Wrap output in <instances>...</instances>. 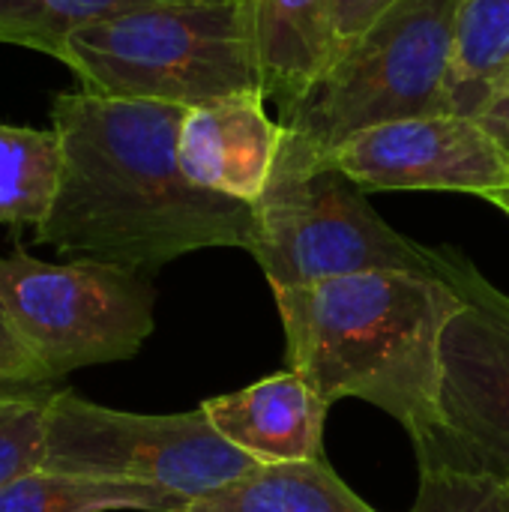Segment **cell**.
I'll return each mask as SVG.
<instances>
[{
	"label": "cell",
	"mask_w": 509,
	"mask_h": 512,
	"mask_svg": "<svg viewBox=\"0 0 509 512\" xmlns=\"http://www.w3.org/2000/svg\"><path fill=\"white\" fill-rule=\"evenodd\" d=\"M261 90L285 114L339 54L336 0H249Z\"/></svg>",
	"instance_id": "obj_12"
},
{
	"label": "cell",
	"mask_w": 509,
	"mask_h": 512,
	"mask_svg": "<svg viewBox=\"0 0 509 512\" xmlns=\"http://www.w3.org/2000/svg\"><path fill=\"white\" fill-rule=\"evenodd\" d=\"M201 411L231 447L258 465L324 459L330 405L297 369H285L237 393L213 396Z\"/></svg>",
	"instance_id": "obj_11"
},
{
	"label": "cell",
	"mask_w": 509,
	"mask_h": 512,
	"mask_svg": "<svg viewBox=\"0 0 509 512\" xmlns=\"http://www.w3.org/2000/svg\"><path fill=\"white\" fill-rule=\"evenodd\" d=\"M459 0H399L351 39L282 117L285 129L330 153L351 135L450 111Z\"/></svg>",
	"instance_id": "obj_5"
},
{
	"label": "cell",
	"mask_w": 509,
	"mask_h": 512,
	"mask_svg": "<svg viewBox=\"0 0 509 512\" xmlns=\"http://www.w3.org/2000/svg\"><path fill=\"white\" fill-rule=\"evenodd\" d=\"M282 141L285 123L267 114L264 90H240L186 108L177 156L195 186L255 207L273 177Z\"/></svg>",
	"instance_id": "obj_10"
},
{
	"label": "cell",
	"mask_w": 509,
	"mask_h": 512,
	"mask_svg": "<svg viewBox=\"0 0 509 512\" xmlns=\"http://www.w3.org/2000/svg\"><path fill=\"white\" fill-rule=\"evenodd\" d=\"M285 360L333 405L363 399L387 411L411 441L438 423L441 345L462 294L435 273L372 270L273 291Z\"/></svg>",
	"instance_id": "obj_2"
},
{
	"label": "cell",
	"mask_w": 509,
	"mask_h": 512,
	"mask_svg": "<svg viewBox=\"0 0 509 512\" xmlns=\"http://www.w3.org/2000/svg\"><path fill=\"white\" fill-rule=\"evenodd\" d=\"M509 66V0H459L450 111L474 117Z\"/></svg>",
	"instance_id": "obj_16"
},
{
	"label": "cell",
	"mask_w": 509,
	"mask_h": 512,
	"mask_svg": "<svg viewBox=\"0 0 509 512\" xmlns=\"http://www.w3.org/2000/svg\"><path fill=\"white\" fill-rule=\"evenodd\" d=\"M480 120V126L498 141V147L504 150V156L509 159V78H504L492 96L483 102V108L474 114Z\"/></svg>",
	"instance_id": "obj_22"
},
{
	"label": "cell",
	"mask_w": 509,
	"mask_h": 512,
	"mask_svg": "<svg viewBox=\"0 0 509 512\" xmlns=\"http://www.w3.org/2000/svg\"><path fill=\"white\" fill-rule=\"evenodd\" d=\"M183 512H378L327 465H255L234 483L195 498Z\"/></svg>",
	"instance_id": "obj_13"
},
{
	"label": "cell",
	"mask_w": 509,
	"mask_h": 512,
	"mask_svg": "<svg viewBox=\"0 0 509 512\" xmlns=\"http://www.w3.org/2000/svg\"><path fill=\"white\" fill-rule=\"evenodd\" d=\"M489 201H492L495 207H501V210H504V213H507V216H509V189H504V192H498V195H492Z\"/></svg>",
	"instance_id": "obj_23"
},
{
	"label": "cell",
	"mask_w": 509,
	"mask_h": 512,
	"mask_svg": "<svg viewBox=\"0 0 509 512\" xmlns=\"http://www.w3.org/2000/svg\"><path fill=\"white\" fill-rule=\"evenodd\" d=\"M438 276L465 309L441 345L438 423L414 444L417 465L509 486V297L453 246H438Z\"/></svg>",
	"instance_id": "obj_7"
},
{
	"label": "cell",
	"mask_w": 509,
	"mask_h": 512,
	"mask_svg": "<svg viewBox=\"0 0 509 512\" xmlns=\"http://www.w3.org/2000/svg\"><path fill=\"white\" fill-rule=\"evenodd\" d=\"M186 108L99 93H57L51 129L63 168L36 243L153 273L201 249L255 243V207L195 186L177 156Z\"/></svg>",
	"instance_id": "obj_1"
},
{
	"label": "cell",
	"mask_w": 509,
	"mask_h": 512,
	"mask_svg": "<svg viewBox=\"0 0 509 512\" xmlns=\"http://www.w3.org/2000/svg\"><path fill=\"white\" fill-rule=\"evenodd\" d=\"M0 306L54 381L135 357L156 324L147 273L87 258L54 264L24 249L0 258Z\"/></svg>",
	"instance_id": "obj_6"
},
{
	"label": "cell",
	"mask_w": 509,
	"mask_h": 512,
	"mask_svg": "<svg viewBox=\"0 0 509 512\" xmlns=\"http://www.w3.org/2000/svg\"><path fill=\"white\" fill-rule=\"evenodd\" d=\"M504 78H509V66H507V72H504ZM504 78H501V81H504Z\"/></svg>",
	"instance_id": "obj_24"
},
{
	"label": "cell",
	"mask_w": 509,
	"mask_h": 512,
	"mask_svg": "<svg viewBox=\"0 0 509 512\" xmlns=\"http://www.w3.org/2000/svg\"><path fill=\"white\" fill-rule=\"evenodd\" d=\"M54 384L57 381L45 372V366L15 336V330L0 306V393L36 390V387H54Z\"/></svg>",
	"instance_id": "obj_20"
},
{
	"label": "cell",
	"mask_w": 509,
	"mask_h": 512,
	"mask_svg": "<svg viewBox=\"0 0 509 512\" xmlns=\"http://www.w3.org/2000/svg\"><path fill=\"white\" fill-rule=\"evenodd\" d=\"M87 93L195 108L261 90L249 0L147 6L69 33L57 51Z\"/></svg>",
	"instance_id": "obj_3"
},
{
	"label": "cell",
	"mask_w": 509,
	"mask_h": 512,
	"mask_svg": "<svg viewBox=\"0 0 509 512\" xmlns=\"http://www.w3.org/2000/svg\"><path fill=\"white\" fill-rule=\"evenodd\" d=\"M258 462L231 447L207 414H129L57 390L48 411V471L204 498Z\"/></svg>",
	"instance_id": "obj_8"
},
{
	"label": "cell",
	"mask_w": 509,
	"mask_h": 512,
	"mask_svg": "<svg viewBox=\"0 0 509 512\" xmlns=\"http://www.w3.org/2000/svg\"><path fill=\"white\" fill-rule=\"evenodd\" d=\"M54 393V387L0 393V489L45 465Z\"/></svg>",
	"instance_id": "obj_18"
},
{
	"label": "cell",
	"mask_w": 509,
	"mask_h": 512,
	"mask_svg": "<svg viewBox=\"0 0 509 512\" xmlns=\"http://www.w3.org/2000/svg\"><path fill=\"white\" fill-rule=\"evenodd\" d=\"M411 512H509V486L456 471H420Z\"/></svg>",
	"instance_id": "obj_19"
},
{
	"label": "cell",
	"mask_w": 509,
	"mask_h": 512,
	"mask_svg": "<svg viewBox=\"0 0 509 512\" xmlns=\"http://www.w3.org/2000/svg\"><path fill=\"white\" fill-rule=\"evenodd\" d=\"M366 192H468L492 198L509 189V159L468 114L402 117L363 129L324 153Z\"/></svg>",
	"instance_id": "obj_9"
},
{
	"label": "cell",
	"mask_w": 509,
	"mask_h": 512,
	"mask_svg": "<svg viewBox=\"0 0 509 512\" xmlns=\"http://www.w3.org/2000/svg\"><path fill=\"white\" fill-rule=\"evenodd\" d=\"M252 258L270 291L372 270L438 276V246L387 225L366 201V189L291 129L255 204Z\"/></svg>",
	"instance_id": "obj_4"
},
{
	"label": "cell",
	"mask_w": 509,
	"mask_h": 512,
	"mask_svg": "<svg viewBox=\"0 0 509 512\" xmlns=\"http://www.w3.org/2000/svg\"><path fill=\"white\" fill-rule=\"evenodd\" d=\"M162 3L195 0H0V42L57 57L69 33Z\"/></svg>",
	"instance_id": "obj_17"
},
{
	"label": "cell",
	"mask_w": 509,
	"mask_h": 512,
	"mask_svg": "<svg viewBox=\"0 0 509 512\" xmlns=\"http://www.w3.org/2000/svg\"><path fill=\"white\" fill-rule=\"evenodd\" d=\"M192 501L135 483L39 468L0 489V512H183Z\"/></svg>",
	"instance_id": "obj_14"
},
{
	"label": "cell",
	"mask_w": 509,
	"mask_h": 512,
	"mask_svg": "<svg viewBox=\"0 0 509 512\" xmlns=\"http://www.w3.org/2000/svg\"><path fill=\"white\" fill-rule=\"evenodd\" d=\"M63 150L54 129L0 123V225L39 228L60 186Z\"/></svg>",
	"instance_id": "obj_15"
},
{
	"label": "cell",
	"mask_w": 509,
	"mask_h": 512,
	"mask_svg": "<svg viewBox=\"0 0 509 512\" xmlns=\"http://www.w3.org/2000/svg\"><path fill=\"white\" fill-rule=\"evenodd\" d=\"M393 3L399 0H336V27H339V48L369 30Z\"/></svg>",
	"instance_id": "obj_21"
}]
</instances>
